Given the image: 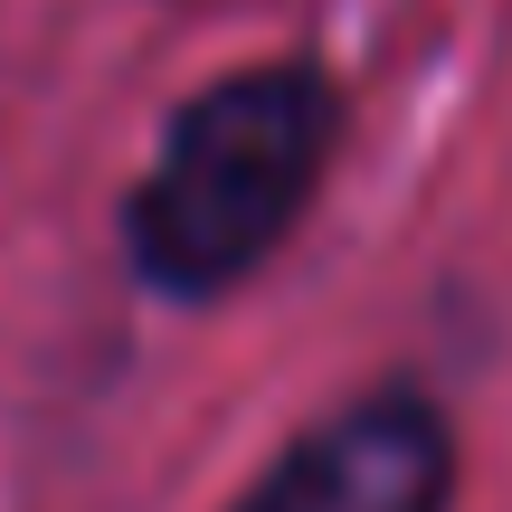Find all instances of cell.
<instances>
[{
  "instance_id": "obj_1",
  "label": "cell",
  "mask_w": 512,
  "mask_h": 512,
  "mask_svg": "<svg viewBox=\"0 0 512 512\" xmlns=\"http://www.w3.org/2000/svg\"><path fill=\"white\" fill-rule=\"evenodd\" d=\"M351 143V86L323 48H266L200 76L152 124L114 200V266L162 313H219L323 209Z\"/></svg>"
},
{
  "instance_id": "obj_2",
  "label": "cell",
  "mask_w": 512,
  "mask_h": 512,
  "mask_svg": "<svg viewBox=\"0 0 512 512\" xmlns=\"http://www.w3.org/2000/svg\"><path fill=\"white\" fill-rule=\"evenodd\" d=\"M465 427L418 370H380L313 427H294L228 494V512H456Z\"/></svg>"
}]
</instances>
